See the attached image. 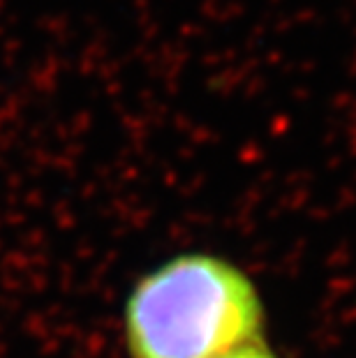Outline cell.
<instances>
[{
  "mask_svg": "<svg viewBox=\"0 0 356 358\" xmlns=\"http://www.w3.org/2000/svg\"><path fill=\"white\" fill-rule=\"evenodd\" d=\"M266 306L222 255L180 252L134 282L123 306L130 358H222L264 340Z\"/></svg>",
  "mask_w": 356,
  "mask_h": 358,
  "instance_id": "1",
  "label": "cell"
},
{
  "mask_svg": "<svg viewBox=\"0 0 356 358\" xmlns=\"http://www.w3.org/2000/svg\"><path fill=\"white\" fill-rule=\"evenodd\" d=\"M222 358H280V356L266 345V340H259V342H252V345L241 347L236 352L227 354Z\"/></svg>",
  "mask_w": 356,
  "mask_h": 358,
  "instance_id": "2",
  "label": "cell"
}]
</instances>
